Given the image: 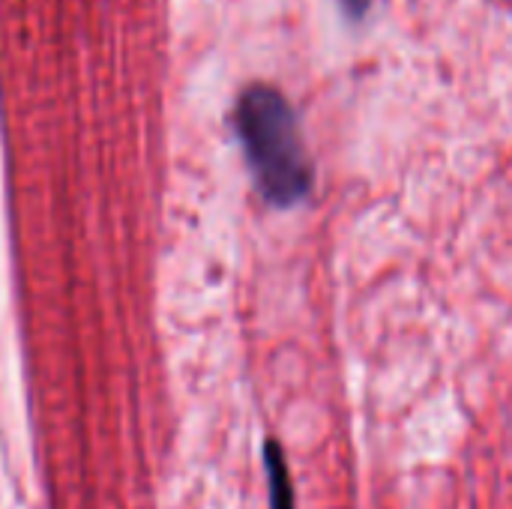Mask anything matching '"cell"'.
<instances>
[{
	"label": "cell",
	"mask_w": 512,
	"mask_h": 509,
	"mask_svg": "<svg viewBox=\"0 0 512 509\" xmlns=\"http://www.w3.org/2000/svg\"><path fill=\"white\" fill-rule=\"evenodd\" d=\"M237 135L255 186L273 207H294L312 186L309 156L288 99L267 84H252L237 102Z\"/></svg>",
	"instance_id": "1"
},
{
	"label": "cell",
	"mask_w": 512,
	"mask_h": 509,
	"mask_svg": "<svg viewBox=\"0 0 512 509\" xmlns=\"http://www.w3.org/2000/svg\"><path fill=\"white\" fill-rule=\"evenodd\" d=\"M264 471H267V489H270V509H297L288 462L276 441H267L264 447Z\"/></svg>",
	"instance_id": "2"
},
{
	"label": "cell",
	"mask_w": 512,
	"mask_h": 509,
	"mask_svg": "<svg viewBox=\"0 0 512 509\" xmlns=\"http://www.w3.org/2000/svg\"><path fill=\"white\" fill-rule=\"evenodd\" d=\"M339 6H342V12L348 15V18H363L369 9H372V0H339Z\"/></svg>",
	"instance_id": "3"
}]
</instances>
